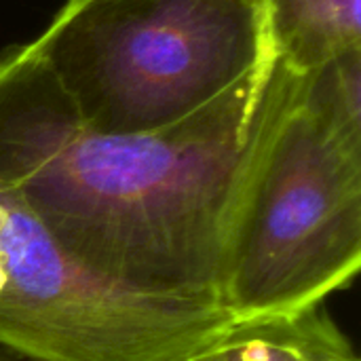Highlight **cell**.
Returning a JSON list of instances; mask_svg holds the SVG:
<instances>
[{
	"label": "cell",
	"instance_id": "6da1fadb",
	"mask_svg": "<svg viewBox=\"0 0 361 361\" xmlns=\"http://www.w3.org/2000/svg\"><path fill=\"white\" fill-rule=\"evenodd\" d=\"M269 72L167 129L104 133L80 121L27 44L13 47L0 57V195L118 281L220 302Z\"/></svg>",
	"mask_w": 361,
	"mask_h": 361
},
{
	"label": "cell",
	"instance_id": "7a4b0ae2",
	"mask_svg": "<svg viewBox=\"0 0 361 361\" xmlns=\"http://www.w3.org/2000/svg\"><path fill=\"white\" fill-rule=\"evenodd\" d=\"M361 267V148L300 99L273 59L256 142L231 216L220 305L239 326L319 307Z\"/></svg>",
	"mask_w": 361,
	"mask_h": 361
},
{
	"label": "cell",
	"instance_id": "3957f363",
	"mask_svg": "<svg viewBox=\"0 0 361 361\" xmlns=\"http://www.w3.org/2000/svg\"><path fill=\"white\" fill-rule=\"evenodd\" d=\"M27 49L104 133L178 125L273 63L262 0H68Z\"/></svg>",
	"mask_w": 361,
	"mask_h": 361
},
{
	"label": "cell",
	"instance_id": "277c9868",
	"mask_svg": "<svg viewBox=\"0 0 361 361\" xmlns=\"http://www.w3.org/2000/svg\"><path fill=\"white\" fill-rule=\"evenodd\" d=\"M0 347L32 361H184L239 326L216 300L118 281L0 195Z\"/></svg>",
	"mask_w": 361,
	"mask_h": 361
},
{
	"label": "cell",
	"instance_id": "5b68a950",
	"mask_svg": "<svg viewBox=\"0 0 361 361\" xmlns=\"http://www.w3.org/2000/svg\"><path fill=\"white\" fill-rule=\"evenodd\" d=\"M271 55L296 76L361 47L360 0H262Z\"/></svg>",
	"mask_w": 361,
	"mask_h": 361
},
{
	"label": "cell",
	"instance_id": "8992f818",
	"mask_svg": "<svg viewBox=\"0 0 361 361\" xmlns=\"http://www.w3.org/2000/svg\"><path fill=\"white\" fill-rule=\"evenodd\" d=\"M298 93L334 133L361 148V47L298 76Z\"/></svg>",
	"mask_w": 361,
	"mask_h": 361
},
{
	"label": "cell",
	"instance_id": "52a82bcc",
	"mask_svg": "<svg viewBox=\"0 0 361 361\" xmlns=\"http://www.w3.org/2000/svg\"><path fill=\"white\" fill-rule=\"evenodd\" d=\"M271 324L294 349H298L305 361H360L351 341L322 305Z\"/></svg>",
	"mask_w": 361,
	"mask_h": 361
},
{
	"label": "cell",
	"instance_id": "ba28073f",
	"mask_svg": "<svg viewBox=\"0 0 361 361\" xmlns=\"http://www.w3.org/2000/svg\"><path fill=\"white\" fill-rule=\"evenodd\" d=\"M192 361H305L271 322L235 326Z\"/></svg>",
	"mask_w": 361,
	"mask_h": 361
},
{
	"label": "cell",
	"instance_id": "9c48e42d",
	"mask_svg": "<svg viewBox=\"0 0 361 361\" xmlns=\"http://www.w3.org/2000/svg\"><path fill=\"white\" fill-rule=\"evenodd\" d=\"M0 361H32V360H27V357H21V355H15V353H11L8 349L0 347Z\"/></svg>",
	"mask_w": 361,
	"mask_h": 361
},
{
	"label": "cell",
	"instance_id": "30bf717a",
	"mask_svg": "<svg viewBox=\"0 0 361 361\" xmlns=\"http://www.w3.org/2000/svg\"><path fill=\"white\" fill-rule=\"evenodd\" d=\"M6 286V269H4V262H2V256H0V292L4 290Z\"/></svg>",
	"mask_w": 361,
	"mask_h": 361
},
{
	"label": "cell",
	"instance_id": "8fae6325",
	"mask_svg": "<svg viewBox=\"0 0 361 361\" xmlns=\"http://www.w3.org/2000/svg\"><path fill=\"white\" fill-rule=\"evenodd\" d=\"M184 361H192V357H188V360H184Z\"/></svg>",
	"mask_w": 361,
	"mask_h": 361
}]
</instances>
